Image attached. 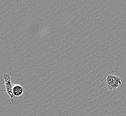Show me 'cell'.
I'll use <instances>...</instances> for the list:
<instances>
[{"instance_id":"obj_1","label":"cell","mask_w":126,"mask_h":116,"mask_svg":"<svg viewBox=\"0 0 126 116\" xmlns=\"http://www.w3.org/2000/svg\"><path fill=\"white\" fill-rule=\"evenodd\" d=\"M123 75L118 71H110L106 73L101 80V86L107 91H115L119 85L123 88Z\"/></svg>"},{"instance_id":"obj_2","label":"cell","mask_w":126,"mask_h":116,"mask_svg":"<svg viewBox=\"0 0 126 116\" xmlns=\"http://www.w3.org/2000/svg\"><path fill=\"white\" fill-rule=\"evenodd\" d=\"M3 77L5 78V80L6 91H7L8 94L10 95V97L11 98V102L12 103H14L15 101H14V99H13V97L14 96V95L13 94V86L12 85V84H11L10 80V76L8 79L6 78L4 75H3Z\"/></svg>"},{"instance_id":"obj_3","label":"cell","mask_w":126,"mask_h":116,"mask_svg":"<svg viewBox=\"0 0 126 116\" xmlns=\"http://www.w3.org/2000/svg\"><path fill=\"white\" fill-rule=\"evenodd\" d=\"M24 92V90L21 85H13V93L15 96L20 97L23 93Z\"/></svg>"}]
</instances>
